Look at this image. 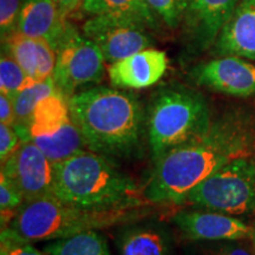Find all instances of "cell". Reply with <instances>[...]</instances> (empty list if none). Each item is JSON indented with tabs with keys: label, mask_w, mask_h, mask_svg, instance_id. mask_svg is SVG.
I'll return each instance as SVG.
<instances>
[{
	"label": "cell",
	"mask_w": 255,
	"mask_h": 255,
	"mask_svg": "<svg viewBox=\"0 0 255 255\" xmlns=\"http://www.w3.org/2000/svg\"><path fill=\"white\" fill-rule=\"evenodd\" d=\"M189 78L199 87L226 95H255V64L241 57L222 56L197 64L189 72Z\"/></svg>",
	"instance_id": "30bf717a"
},
{
	"label": "cell",
	"mask_w": 255,
	"mask_h": 255,
	"mask_svg": "<svg viewBox=\"0 0 255 255\" xmlns=\"http://www.w3.org/2000/svg\"><path fill=\"white\" fill-rule=\"evenodd\" d=\"M56 91L58 90H57L53 78L51 77L46 81L28 85L12 97L15 110L14 129L17 130L21 139H26L28 124L38 103L47 96L55 94Z\"/></svg>",
	"instance_id": "44dd1931"
},
{
	"label": "cell",
	"mask_w": 255,
	"mask_h": 255,
	"mask_svg": "<svg viewBox=\"0 0 255 255\" xmlns=\"http://www.w3.org/2000/svg\"><path fill=\"white\" fill-rule=\"evenodd\" d=\"M25 199L20 190L4 174H0V214L1 229L7 227L18 210L24 205Z\"/></svg>",
	"instance_id": "cb8c5ba5"
},
{
	"label": "cell",
	"mask_w": 255,
	"mask_h": 255,
	"mask_svg": "<svg viewBox=\"0 0 255 255\" xmlns=\"http://www.w3.org/2000/svg\"><path fill=\"white\" fill-rule=\"evenodd\" d=\"M55 1L56 4L58 5L60 11L64 13V15L68 17V15L72 14L73 12L82 8L85 0H55Z\"/></svg>",
	"instance_id": "4dcf8cb0"
},
{
	"label": "cell",
	"mask_w": 255,
	"mask_h": 255,
	"mask_svg": "<svg viewBox=\"0 0 255 255\" xmlns=\"http://www.w3.org/2000/svg\"><path fill=\"white\" fill-rule=\"evenodd\" d=\"M175 226L189 241L251 240L255 244V228L242 220L213 210H181L174 215Z\"/></svg>",
	"instance_id": "8fae6325"
},
{
	"label": "cell",
	"mask_w": 255,
	"mask_h": 255,
	"mask_svg": "<svg viewBox=\"0 0 255 255\" xmlns=\"http://www.w3.org/2000/svg\"><path fill=\"white\" fill-rule=\"evenodd\" d=\"M212 121L206 98L195 89L182 84L158 89L146 111V139L154 163L207 131Z\"/></svg>",
	"instance_id": "5b68a950"
},
{
	"label": "cell",
	"mask_w": 255,
	"mask_h": 255,
	"mask_svg": "<svg viewBox=\"0 0 255 255\" xmlns=\"http://www.w3.org/2000/svg\"><path fill=\"white\" fill-rule=\"evenodd\" d=\"M218 57L235 56L255 62V0H242L213 44Z\"/></svg>",
	"instance_id": "9a60e30c"
},
{
	"label": "cell",
	"mask_w": 255,
	"mask_h": 255,
	"mask_svg": "<svg viewBox=\"0 0 255 255\" xmlns=\"http://www.w3.org/2000/svg\"><path fill=\"white\" fill-rule=\"evenodd\" d=\"M168 65L169 60L164 51L149 47L110 64L108 73L114 88L141 90L161 81Z\"/></svg>",
	"instance_id": "4fadbf2b"
},
{
	"label": "cell",
	"mask_w": 255,
	"mask_h": 255,
	"mask_svg": "<svg viewBox=\"0 0 255 255\" xmlns=\"http://www.w3.org/2000/svg\"><path fill=\"white\" fill-rule=\"evenodd\" d=\"M33 83L37 82L32 81L23 68L11 56L1 52V58H0V92L1 94L13 97L17 92Z\"/></svg>",
	"instance_id": "603a6c76"
},
{
	"label": "cell",
	"mask_w": 255,
	"mask_h": 255,
	"mask_svg": "<svg viewBox=\"0 0 255 255\" xmlns=\"http://www.w3.org/2000/svg\"><path fill=\"white\" fill-rule=\"evenodd\" d=\"M242 0H189L184 15L186 34L194 51L213 46L219 32Z\"/></svg>",
	"instance_id": "7c38bea8"
},
{
	"label": "cell",
	"mask_w": 255,
	"mask_h": 255,
	"mask_svg": "<svg viewBox=\"0 0 255 255\" xmlns=\"http://www.w3.org/2000/svg\"><path fill=\"white\" fill-rule=\"evenodd\" d=\"M0 255H46L33 246V242L23 240L7 233L0 235Z\"/></svg>",
	"instance_id": "4316f807"
},
{
	"label": "cell",
	"mask_w": 255,
	"mask_h": 255,
	"mask_svg": "<svg viewBox=\"0 0 255 255\" xmlns=\"http://www.w3.org/2000/svg\"><path fill=\"white\" fill-rule=\"evenodd\" d=\"M105 63L94 41L69 23L57 49L52 75L57 90L69 100L79 88L100 83L104 77Z\"/></svg>",
	"instance_id": "52a82bcc"
},
{
	"label": "cell",
	"mask_w": 255,
	"mask_h": 255,
	"mask_svg": "<svg viewBox=\"0 0 255 255\" xmlns=\"http://www.w3.org/2000/svg\"><path fill=\"white\" fill-rule=\"evenodd\" d=\"M23 139L13 127L0 124V161L1 164L17 150Z\"/></svg>",
	"instance_id": "f1b7e54d"
},
{
	"label": "cell",
	"mask_w": 255,
	"mask_h": 255,
	"mask_svg": "<svg viewBox=\"0 0 255 255\" xmlns=\"http://www.w3.org/2000/svg\"><path fill=\"white\" fill-rule=\"evenodd\" d=\"M146 219L117 227L115 242L120 255H173L174 235L168 226Z\"/></svg>",
	"instance_id": "5bb4252c"
},
{
	"label": "cell",
	"mask_w": 255,
	"mask_h": 255,
	"mask_svg": "<svg viewBox=\"0 0 255 255\" xmlns=\"http://www.w3.org/2000/svg\"><path fill=\"white\" fill-rule=\"evenodd\" d=\"M53 163L65 161L78 152L87 150L81 130L71 119L58 131L46 136H36L30 138Z\"/></svg>",
	"instance_id": "d6986e66"
},
{
	"label": "cell",
	"mask_w": 255,
	"mask_h": 255,
	"mask_svg": "<svg viewBox=\"0 0 255 255\" xmlns=\"http://www.w3.org/2000/svg\"><path fill=\"white\" fill-rule=\"evenodd\" d=\"M0 124L15 126V110L11 96L0 92Z\"/></svg>",
	"instance_id": "f546056e"
},
{
	"label": "cell",
	"mask_w": 255,
	"mask_h": 255,
	"mask_svg": "<svg viewBox=\"0 0 255 255\" xmlns=\"http://www.w3.org/2000/svg\"><path fill=\"white\" fill-rule=\"evenodd\" d=\"M20 0H0V33L1 39L17 30Z\"/></svg>",
	"instance_id": "83f0119b"
},
{
	"label": "cell",
	"mask_w": 255,
	"mask_h": 255,
	"mask_svg": "<svg viewBox=\"0 0 255 255\" xmlns=\"http://www.w3.org/2000/svg\"><path fill=\"white\" fill-rule=\"evenodd\" d=\"M184 203L232 216L255 214V157L223 165L194 188Z\"/></svg>",
	"instance_id": "8992f818"
},
{
	"label": "cell",
	"mask_w": 255,
	"mask_h": 255,
	"mask_svg": "<svg viewBox=\"0 0 255 255\" xmlns=\"http://www.w3.org/2000/svg\"><path fill=\"white\" fill-rule=\"evenodd\" d=\"M70 120L71 114L68 98L56 91L38 103L28 124L26 139L55 133Z\"/></svg>",
	"instance_id": "ac0fdd59"
},
{
	"label": "cell",
	"mask_w": 255,
	"mask_h": 255,
	"mask_svg": "<svg viewBox=\"0 0 255 255\" xmlns=\"http://www.w3.org/2000/svg\"><path fill=\"white\" fill-rule=\"evenodd\" d=\"M255 130L247 116L229 114L155 162L143 199L155 206L183 205L188 194L233 159L253 155Z\"/></svg>",
	"instance_id": "6da1fadb"
},
{
	"label": "cell",
	"mask_w": 255,
	"mask_h": 255,
	"mask_svg": "<svg viewBox=\"0 0 255 255\" xmlns=\"http://www.w3.org/2000/svg\"><path fill=\"white\" fill-rule=\"evenodd\" d=\"M71 119L89 150L113 158H130L146 138V111L131 92L95 87L68 100Z\"/></svg>",
	"instance_id": "7a4b0ae2"
},
{
	"label": "cell",
	"mask_w": 255,
	"mask_h": 255,
	"mask_svg": "<svg viewBox=\"0 0 255 255\" xmlns=\"http://www.w3.org/2000/svg\"><path fill=\"white\" fill-rule=\"evenodd\" d=\"M144 23L116 14L91 15L82 31L94 41L107 63L113 64L139 51L149 49L154 41Z\"/></svg>",
	"instance_id": "ba28073f"
},
{
	"label": "cell",
	"mask_w": 255,
	"mask_h": 255,
	"mask_svg": "<svg viewBox=\"0 0 255 255\" xmlns=\"http://www.w3.org/2000/svg\"><path fill=\"white\" fill-rule=\"evenodd\" d=\"M1 174L20 190L25 202L53 196L55 163L30 139H23L1 164Z\"/></svg>",
	"instance_id": "9c48e42d"
},
{
	"label": "cell",
	"mask_w": 255,
	"mask_h": 255,
	"mask_svg": "<svg viewBox=\"0 0 255 255\" xmlns=\"http://www.w3.org/2000/svg\"><path fill=\"white\" fill-rule=\"evenodd\" d=\"M46 255H111L107 240L97 231L52 240L43 248Z\"/></svg>",
	"instance_id": "7402d4cb"
},
{
	"label": "cell",
	"mask_w": 255,
	"mask_h": 255,
	"mask_svg": "<svg viewBox=\"0 0 255 255\" xmlns=\"http://www.w3.org/2000/svg\"><path fill=\"white\" fill-rule=\"evenodd\" d=\"M2 40V52L11 56L34 82L52 77L57 51L45 39L27 37L15 30Z\"/></svg>",
	"instance_id": "2e32d148"
},
{
	"label": "cell",
	"mask_w": 255,
	"mask_h": 255,
	"mask_svg": "<svg viewBox=\"0 0 255 255\" xmlns=\"http://www.w3.org/2000/svg\"><path fill=\"white\" fill-rule=\"evenodd\" d=\"M156 18L170 28H176L186 15L189 0H144Z\"/></svg>",
	"instance_id": "484cf974"
},
{
	"label": "cell",
	"mask_w": 255,
	"mask_h": 255,
	"mask_svg": "<svg viewBox=\"0 0 255 255\" xmlns=\"http://www.w3.org/2000/svg\"><path fill=\"white\" fill-rule=\"evenodd\" d=\"M82 9L89 15H124L142 21L151 30L158 27L157 18L144 0H85Z\"/></svg>",
	"instance_id": "ffe728a7"
},
{
	"label": "cell",
	"mask_w": 255,
	"mask_h": 255,
	"mask_svg": "<svg viewBox=\"0 0 255 255\" xmlns=\"http://www.w3.org/2000/svg\"><path fill=\"white\" fill-rule=\"evenodd\" d=\"M241 241H197L190 247L189 255H255L254 247Z\"/></svg>",
	"instance_id": "d4e9b609"
},
{
	"label": "cell",
	"mask_w": 255,
	"mask_h": 255,
	"mask_svg": "<svg viewBox=\"0 0 255 255\" xmlns=\"http://www.w3.org/2000/svg\"><path fill=\"white\" fill-rule=\"evenodd\" d=\"M53 196L68 205L88 209L148 203L129 175L121 171L110 158L89 149L55 163Z\"/></svg>",
	"instance_id": "277c9868"
},
{
	"label": "cell",
	"mask_w": 255,
	"mask_h": 255,
	"mask_svg": "<svg viewBox=\"0 0 255 255\" xmlns=\"http://www.w3.org/2000/svg\"><path fill=\"white\" fill-rule=\"evenodd\" d=\"M69 21L55 0H25L17 31L27 37L45 39L57 51Z\"/></svg>",
	"instance_id": "e0dca14e"
},
{
	"label": "cell",
	"mask_w": 255,
	"mask_h": 255,
	"mask_svg": "<svg viewBox=\"0 0 255 255\" xmlns=\"http://www.w3.org/2000/svg\"><path fill=\"white\" fill-rule=\"evenodd\" d=\"M155 210L157 206L150 203L126 208L88 209L46 196L24 202L12 222L1 232L30 242L52 241L150 218Z\"/></svg>",
	"instance_id": "3957f363"
}]
</instances>
